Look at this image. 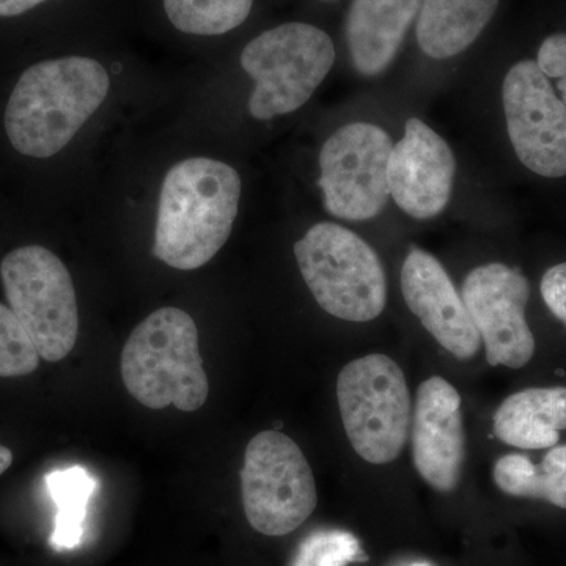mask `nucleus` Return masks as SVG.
<instances>
[{"mask_svg":"<svg viewBox=\"0 0 566 566\" xmlns=\"http://www.w3.org/2000/svg\"><path fill=\"white\" fill-rule=\"evenodd\" d=\"M241 178L229 164L186 159L164 178L153 255L175 270L211 262L232 233Z\"/></svg>","mask_w":566,"mask_h":566,"instance_id":"obj_1","label":"nucleus"},{"mask_svg":"<svg viewBox=\"0 0 566 566\" xmlns=\"http://www.w3.org/2000/svg\"><path fill=\"white\" fill-rule=\"evenodd\" d=\"M109 74L87 57H63L22 73L6 109V132L14 150L51 158L63 150L102 106Z\"/></svg>","mask_w":566,"mask_h":566,"instance_id":"obj_2","label":"nucleus"},{"mask_svg":"<svg viewBox=\"0 0 566 566\" xmlns=\"http://www.w3.org/2000/svg\"><path fill=\"white\" fill-rule=\"evenodd\" d=\"M122 378L134 400L150 409L202 408L210 394L192 316L175 307L153 312L123 346Z\"/></svg>","mask_w":566,"mask_h":566,"instance_id":"obj_3","label":"nucleus"},{"mask_svg":"<svg viewBox=\"0 0 566 566\" xmlns=\"http://www.w3.org/2000/svg\"><path fill=\"white\" fill-rule=\"evenodd\" d=\"M297 266L316 303L345 322L378 318L387 303L385 268L359 234L319 222L294 244Z\"/></svg>","mask_w":566,"mask_h":566,"instance_id":"obj_4","label":"nucleus"},{"mask_svg":"<svg viewBox=\"0 0 566 566\" xmlns=\"http://www.w3.org/2000/svg\"><path fill=\"white\" fill-rule=\"evenodd\" d=\"M335 61L333 40L305 22H289L253 39L241 66L255 81L249 112L256 120L292 114L311 99Z\"/></svg>","mask_w":566,"mask_h":566,"instance_id":"obj_5","label":"nucleus"},{"mask_svg":"<svg viewBox=\"0 0 566 566\" xmlns=\"http://www.w3.org/2000/svg\"><path fill=\"white\" fill-rule=\"evenodd\" d=\"M338 408L357 455L370 464L392 463L411 430V394L400 365L386 354H368L342 368Z\"/></svg>","mask_w":566,"mask_h":566,"instance_id":"obj_6","label":"nucleus"},{"mask_svg":"<svg viewBox=\"0 0 566 566\" xmlns=\"http://www.w3.org/2000/svg\"><path fill=\"white\" fill-rule=\"evenodd\" d=\"M0 277L9 307L41 359H65L76 345L80 315L73 281L62 260L41 245H25L7 253Z\"/></svg>","mask_w":566,"mask_h":566,"instance_id":"obj_7","label":"nucleus"},{"mask_svg":"<svg viewBox=\"0 0 566 566\" xmlns=\"http://www.w3.org/2000/svg\"><path fill=\"white\" fill-rule=\"evenodd\" d=\"M240 476L245 517L260 534L289 535L315 512L314 472L300 446L281 431L253 436Z\"/></svg>","mask_w":566,"mask_h":566,"instance_id":"obj_8","label":"nucleus"},{"mask_svg":"<svg viewBox=\"0 0 566 566\" xmlns=\"http://www.w3.org/2000/svg\"><path fill=\"white\" fill-rule=\"evenodd\" d=\"M392 139L371 123H349L324 142L318 186L324 208L345 221H368L389 199Z\"/></svg>","mask_w":566,"mask_h":566,"instance_id":"obj_9","label":"nucleus"},{"mask_svg":"<svg viewBox=\"0 0 566 566\" xmlns=\"http://www.w3.org/2000/svg\"><path fill=\"white\" fill-rule=\"evenodd\" d=\"M502 102L520 161L542 177H565L566 106L536 61H521L510 69Z\"/></svg>","mask_w":566,"mask_h":566,"instance_id":"obj_10","label":"nucleus"},{"mask_svg":"<svg viewBox=\"0 0 566 566\" xmlns=\"http://www.w3.org/2000/svg\"><path fill=\"white\" fill-rule=\"evenodd\" d=\"M531 285L523 273L502 263L483 264L465 275L463 301L491 367L523 368L535 354L526 319Z\"/></svg>","mask_w":566,"mask_h":566,"instance_id":"obj_11","label":"nucleus"},{"mask_svg":"<svg viewBox=\"0 0 566 566\" xmlns=\"http://www.w3.org/2000/svg\"><path fill=\"white\" fill-rule=\"evenodd\" d=\"M455 169L449 144L419 118H409L390 153V196L406 214L427 221L449 203Z\"/></svg>","mask_w":566,"mask_h":566,"instance_id":"obj_12","label":"nucleus"},{"mask_svg":"<svg viewBox=\"0 0 566 566\" xmlns=\"http://www.w3.org/2000/svg\"><path fill=\"white\" fill-rule=\"evenodd\" d=\"M411 430L417 472L441 493L455 490L465 460L463 411L460 394L441 376L419 386Z\"/></svg>","mask_w":566,"mask_h":566,"instance_id":"obj_13","label":"nucleus"},{"mask_svg":"<svg viewBox=\"0 0 566 566\" xmlns=\"http://www.w3.org/2000/svg\"><path fill=\"white\" fill-rule=\"evenodd\" d=\"M401 292L409 311L457 359H472L480 352L482 338L463 297L431 253L411 249L401 268Z\"/></svg>","mask_w":566,"mask_h":566,"instance_id":"obj_14","label":"nucleus"},{"mask_svg":"<svg viewBox=\"0 0 566 566\" xmlns=\"http://www.w3.org/2000/svg\"><path fill=\"white\" fill-rule=\"evenodd\" d=\"M422 0H353L346 41L354 69L378 76L389 69Z\"/></svg>","mask_w":566,"mask_h":566,"instance_id":"obj_15","label":"nucleus"},{"mask_svg":"<svg viewBox=\"0 0 566 566\" xmlns=\"http://www.w3.org/2000/svg\"><path fill=\"white\" fill-rule=\"evenodd\" d=\"M495 438L523 450L551 449L566 430V387H536L510 395L493 417Z\"/></svg>","mask_w":566,"mask_h":566,"instance_id":"obj_16","label":"nucleus"},{"mask_svg":"<svg viewBox=\"0 0 566 566\" xmlns=\"http://www.w3.org/2000/svg\"><path fill=\"white\" fill-rule=\"evenodd\" d=\"M499 0H422L417 41L424 54L444 61L468 50L493 20Z\"/></svg>","mask_w":566,"mask_h":566,"instance_id":"obj_17","label":"nucleus"},{"mask_svg":"<svg viewBox=\"0 0 566 566\" xmlns=\"http://www.w3.org/2000/svg\"><path fill=\"white\" fill-rule=\"evenodd\" d=\"M493 479L499 490L513 497L542 499L566 510V444L554 446L542 464L517 453L499 458Z\"/></svg>","mask_w":566,"mask_h":566,"instance_id":"obj_18","label":"nucleus"},{"mask_svg":"<svg viewBox=\"0 0 566 566\" xmlns=\"http://www.w3.org/2000/svg\"><path fill=\"white\" fill-rule=\"evenodd\" d=\"M48 491L55 506L54 532L51 535V546L55 551H69L80 546L84 536L85 515L96 480L91 472L80 465L59 469L46 475Z\"/></svg>","mask_w":566,"mask_h":566,"instance_id":"obj_19","label":"nucleus"},{"mask_svg":"<svg viewBox=\"0 0 566 566\" xmlns=\"http://www.w3.org/2000/svg\"><path fill=\"white\" fill-rule=\"evenodd\" d=\"M253 0H164L170 22L192 35H222L243 24Z\"/></svg>","mask_w":566,"mask_h":566,"instance_id":"obj_20","label":"nucleus"},{"mask_svg":"<svg viewBox=\"0 0 566 566\" xmlns=\"http://www.w3.org/2000/svg\"><path fill=\"white\" fill-rule=\"evenodd\" d=\"M367 558L359 539L349 532L322 531L305 539L293 566H346Z\"/></svg>","mask_w":566,"mask_h":566,"instance_id":"obj_21","label":"nucleus"},{"mask_svg":"<svg viewBox=\"0 0 566 566\" xmlns=\"http://www.w3.org/2000/svg\"><path fill=\"white\" fill-rule=\"evenodd\" d=\"M40 354L9 305L0 304V378L31 375Z\"/></svg>","mask_w":566,"mask_h":566,"instance_id":"obj_22","label":"nucleus"},{"mask_svg":"<svg viewBox=\"0 0 566 566\" xmlns=\"http://www.w3.org/2000/svg\"><path fill=\"white\" fill-rule=\"evenodd\" d=\"M536 63L547 77L557 80V91L566 106V33L547 36L539 46Z\"/></svg>","mask_w":566,"mask_h":566,"instance_id":"obj_23","label":"nucleus"},{"mask_svg":"<svg viewBox=\"0 0 566 566\" xmlns=\"http://www.w3.org/2000/svg\"><path fill=\"white\" fill-rule=\"evenodd\" d=\"M542 296L554 316L566 326V263L549 268L543 275Z\"/></svg>","mask_w":566,"mask_h":566,"instance_id":"obj_24","label":"nucleus"},{"mask_svg":"<svg viewBox=\"0 0 566 566\" xmlns=\"http://www.w3.org/2000/svg\"><path fill=\"white\" fill-rule=\"evenodd\" d=\"M43 2L46 0H0V17H18Z\"/></svg>","mask_w":566,"mask_h":566,"instance_id":"obj_25","label":"nucleus"},{"mask_svg":"<svg viewBox=\"0 0 566 566\" xmlns=\"http://www.w3.org/2000/svg\"><path fill=\"white\" fill-rule=\"evenodd\" d=\"M13 463V453L7 447L0 446V475Z\"/></svg>","mask_w":566,"mask_h":566,"instance_id":"obj_26","label":"nucleus"},{"mask_svg":"<svg viewBox=\"0 0 566 566\" xmlns=\"http://www.w3.org/2000/svg\"><path fill=\"white\" fill-rule=\"evenodd\" d=\"M412 566H431V565H428V564H416V565H412Z\"/></svg>","mask_w":566,"mask_h":566,"instance_id":"obj_27","label":"nucleus"}]
</instances>
